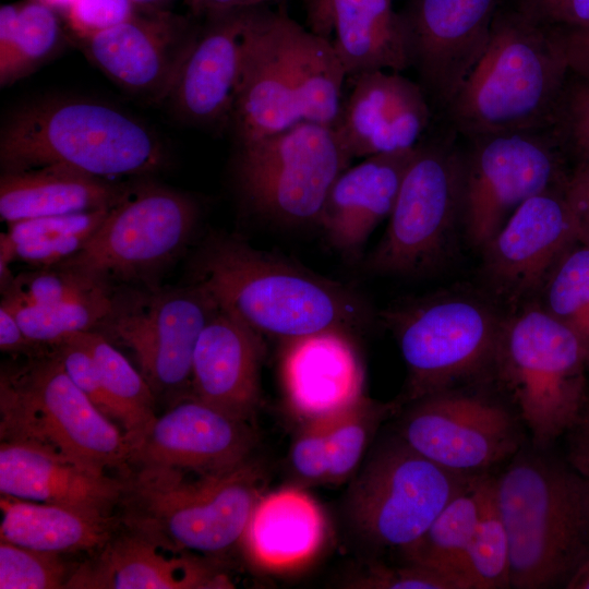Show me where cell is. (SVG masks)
<instances>
[{
  "instance_id": "cell-28",
  "label": "cell",
  "mask_w": 589,
  "mask_h": 589,
  "mask_svg": "<svg viewBox=\"0 0 589 589\" xmlns=\"http://www.w3.org/2000/svg\"><path fill=\"white\" fill-rule=\"evenodd\" d=\"M417 147L365 157L338 176L317 221L336 250L356 256L377 225L389 217Z\"/></svg>"
},
{
  "instance_id": "cell-51",
  "label": "cell",
  "mask_w": 589,
  "mask_h": 589,
  "mask_svg": "<svg viewBox=\"0 0 589 589\" xmlns=\"http://www.w3.org/2000/svg\"><path fill=\"white\" fill-rule=\"evenodd\" d=\"M284 0H184L195 15L206 17L226 12L265 7Z\"/></svg>"
},
{
  "instance_id": "cell-45",
  "label": "cell",
  "mask_w": 589,
  "mask_h": 589,
  "mask_svg": "<svg viewBox=\"0 0 589 589\" xmlns=\"http://www.w3.org/2000/svg\"><path fill=\"white\" fill-rule=\"evenodd\" d=\"M290 465L302 483H327L329 465L324 422L304 424L291 446Z\"/></svg>"
},
{
  "instance_id": "cell-22",
  "label": "cell",
  "mask_w": 589,
  "mask_h": 589,
  "mask_svg": "<svg viewBox=\"0 0 589 589\" xmlns=\"http://www.w3.org/2000/svg\"><path fill=\"white\" fill-rule=\"evenodd\" d=\"M254 9L209 16L196 32L167 97L185 122L214 125L230 120Z\"/></svg>"
},
{
  "instance_id": "cell-26",
  "label": "cell",
  "mask_w": 589,
  "mask_h": 589,
  "mask_svg": "<svg viewBox=\"0 0 589 589\" xmlns=\"http://www.w3.org/2000/svg\"><path fill=\"white\" fill-rule=\"evenodd\" d=\"M124 480L33 444L1 441L0 493L111 516Z\"/></svg>"
},
{
  "instance_id": "cell-32",
  "label": "cell",
  "mask_w": 589,
  "mask_h": 589,
  "mask_svg": "<svg viewBox=\"0 0 589 589\" xmlns=\"http://www.w3.org/2000/svg\"><path fill=\"white\" fill-rule=\"evenodd\" d=\"M489 476H477L446 504L422 536L402 550L407 562L441 572L457 579L465 589H471L465 560L481 513Z\"/></svg>"
},
{
  "instance_id": "cell-41",
  "label": "cell",
  "mask_w": 589,
  "mask_h": 589,
  "mask_svg": "<svg viewBox=\"0 0 589 589\" xmlns=\"http://www.w3.org/2000/svg\"><path fill=\"white\" fill-rule=\"evenodd\" d=\"M65 555L0 542L1 589L67 588L77 564L65 561Z\"/></svg>"
},
{
  "instance_id": "cell-54",
  "label": "cell",
  "mask_w": 589,
  "mask_h": 589,
  "mask_svg": "<svg viewBox=\"0 0 589 589\" xmlns=\"http://www.w3.org/2000/svg\"><path fill=\"white\" fill-rule=\"evenodd\" d=\"M141 12L166 11L175 0H131Z\"/></svg>"
},
{
  "instance_id": "cell-34",
  "label": "cell",
  "mask_w": 589,
  "mask_h": 589,
  "mask_svg": "<svg viewBox=\"0 0 589 589\" xmlns=\"http://www.w3.org/2000/svg\"><path fill=\"white\" fill-rule=\"evenodd\" d=\"M92 356L105 387L125 416L124 434L134 444L156 419V397L139 369L97 330L68 337ZM67 339V338H65Z\"/></svg>"
},
{
  "instance_id": "cell-27",
  "label": "cell",
  "mask_w": 589,
  "mask_h": 589,
  "mask_svg": "<svg viewBox=\"0 0 589 589\" xmlns=\"http://www.w3.org/2000/svg\"><path fill=\"white\" fill-rule=\"evenodd\" d=\"M309 28L327 38L348 77L410 67L406 26L390 0H305Z\"/></svg>"
},
{
  "instance_id": "cell-30",
  "label": "cell",
  "mask_w": 589,
  "mask_h": 589,
  "mask_svg": "<svg viewBox=\"0 0 589 589\" xmlns=\"http://www.w3.org/2000/svg\"><path fill=\"white\" fill-rule=\"evenodd\" d=\"M128 189L60 166L4 171L0 178V216L12 224L110 207Z\"/></svg>"
},
{
  "instance_id": "cell-18",
  "label": "cell",
  "mask_w": 589,
  "mask_h": 589,
  "mask_svg": "<svg viewBox=\"0 0 589 589\" xmlns=\"http://www.w3.org/2000/svg\"><path fill=\"white\" fill-rule=\"evenodd\" d=\"M229 122L239 144L305 122L288 38V15L284 11H272L265 5L252 13Z\"/></svg>"
},
{
  "instance_id": "cell-50",
  "label": "cell",
  "mask_w": 589,
  "mask_h": 589,
  "mask_svg": "<svg viewBox=\"0 0 589 589\" xmlns=\"http://www.w3.org/2000/svg\"><path fill=\"white\" fill-rule=\"evenodd\" d=\"M40 346L24 333L15 314L4 303L0 304V349L4 352H32Z\"/></svg>"
},
{
  "instance_id": "cell-2",
  "label": "cell",
  "mask_w": 589,
  "mask_h": 589,
  "mask_svg": "<svg viewBox=\"0 0 589 589\" xmlns=\"http://www.w3.org/2000/svg\"><path fill=\"white\" fill-rule=\"evenodd\" d=\"M544 452L524 446L494 478L516 589L566 588L589 556V480Z\"/></svg>"
},
{
  "instance_id": "cell-15",
  "label": "cell",
  "mask_w": 589,
  "mask_h": 589,
  "mask_svg": "<svg viewBox=\"0 0 589 589\" xmlns=\"http://www.w3.org/2000/svg\"><path fill=\"white\" fill-rule=\"evenodd\" d=\"M473 140L464 156L461 227L482 250L521 204L567 180L552 145L534 132Z\"/></svg>"
},
{
  "instance_id": "cell-37",
  "label": "cell",
  "mask_w": 589,
  "mask_h": 589,
  "mask_svg": "<svg viewBox=\"0 0 589 589\" xmlns=\"http://www.w3.org/2000/svg\"><path fill=\"white\" fill-rule=\"evenodd\" d=\"M509 541L489 476L481 513L466 553L471 589L509 588Z\"/></svg>"
},
{
  "instance_id": "cell-52",
  "label": "cell",
  "mask_w": 589,
  "mask_h": 589,
  "mask_svg": "<svg viewBox=\"0 0 589 589\" xmlns=\"http://www.w3.org/2000/svg\"><path fill=\"white\" fill-rule=\"evenodd\" d=\"M570 71L589 80V33H564Z\"/></svg>"
},
{
  "instance_id": "cell-17",
  "label": "cell",
  "mask_w": 589,
  "mask_h": 589,
  "mask_svg": "<svg viewBox=\"0 0 589 589\" xmlns=\"http://www.w3.org/2000/svg\"><path fill=\"white\" fill-rule=\"evenodd\" d=\"M497 0H414L402 13L410 67L424 93L446 109L482 58Z\"/></svg>"
},
{
  "instance_id": "cell-20",
  "label": "cell",
  "mask_w": 589,
  "mask_h": 589,
  "mask_svg": "<svg viewBox=\"0 0 589 589\" xmlns=\"http://www.w3.org/2000/svg\"><path fill=\"white\" fill-rule=\"evenodd\" d=\"M255 442L247 421L189 395L156 417L130 446L129 469L157 466L224 471L248 461Z\"/></svg>"
},
{
  "instance_id": "cell-5",
  "label": "cell",
  "mask_w": 589,
  "mask_h": 589,
  "mask_svg": "<svg viewBox=\"0 0 589 589\" xmlns=\"http://www.w3.org/2000/svg\"><path fill=\"white\" fill-rule=\"evenodd\" d=\"M0 161L4 171L60 166L111 180L158 170L165 152L149 128L111 105L55 98L28 104L7 120Z\"/></svg>"
},
{
  "instance_id": "cell-48",
  "label": "cell",
  "mask_w": 589,
  "mask_h": 589,
  "mask_svg": "<svg viewBox=\"0 0 589 589\" xmlns=\"http://www.w3.org/2000/svg\"><path fill=\"white\" fill-rule=\"evenodd\" d=\"M565 193L575 215L578 242L589 245V163H581L566 181Z\"/></svg>"
},
{
  "instance_id": "cell-36",
  "label": "cell",
  "mask_w": 589,
  "mask_h": 589,
  "mask_svg": "<svg viewBox=\"0 0 589 589\" xmlns=\"http://www.w3.org/2000/svg\"><path fill=\"white\" fill-rule=\"evenodd\" d=\"M542 294L544 310L576 337L589 363V245L578 242L564 255Z\"/></svg>"
},
{
  "instance_id": "cell-3",
  "label": "cell",
  "mask_w": 589,
  "mask_h": 589,
  "mask_svg": "<svg viewBox=\"0 0 589 589\" xmlns=\"http://www.w3.org/2000/svg\"><path fill=\"white\" fill-rule=\"evenodd\" d=\"M122 527L178 553L221 556L241 544L262 493V471L250 459L218 472L144 466L122 476Z\"/></svg>"
},
{
  "instance_id": "cell-35",
  "label": "cell",
  "mask_w": 589,
  "mask_h": 589,
  "mask_svg": "<svg viewBox=\"0 0 589 589\" xmlns=\"http://www.w3.org/2000/svg\"><path fill=\"white\" fill-rule=\"evenodd\" d=\"M65 36L59 12L41 0L19 2L12 41L0 58V85L28 76L56 57Z\"/></svg>"
},
{
  "instance_id": "cell-43",
  "label": "cell",
  "mask_w": 589,
  "mask_h": 589,
  "mask_svg": "<svg viewBox=\"0 0 589 589\" xmlns=\"http://www.w3.org/2000/svg\"><path fill=\"white\" fill-rule=\"evenodd\" d=\"M353 585L372 589H465L457 579L410 562L401 567H370Z\"/></svg>"
},
{
  "instance_id": "cell-13",
  "label": "cell",
  "mask_w": 589,
  "mask_h": 589,
  "mask_svg": "<svg viewBox=\"0 0 589 589\" xmlns=\"http://www.w3.org/2000/svg\"><path fill=\"white\" fill-rule=\"evenodd\" d=\"M197 219L196 202L183 192L129 188L85 245L58 265L108 283L148 281L184 250Z\"/></svg>"
},
{
  "instance_id": "cell-6",
  "label": "cell",
  "mask_w": 589,
  "mask_h": 589,
  "mask_svg": "<svg viewBox=\"0 0 589 589\" xmlns=\"http://www.w3.org/2000/svg\"><path fill=\"white\" fill-rule=\"evenodd\" d=\"M52 348V347H51ZM1 441L50 450L98 472L129 470L123 430L72 382L55 349L0 377Z\"/></svg>"
},
{
  "instance_id": "cell-40",
  "label": "cell",
  "mask_w": 589,
  "mask_h": 589,
  "mask_svg": "<svg viewBox=\"0 0 589 589\" xmlns=\"http://www.w3.org/2000/svg\"><path fill=\"white\" fill-rule=\"evenodd\" d=\"M113 294L41 306H16L3 300L1 302L12 310L34 344L52 347L71 335L98 330L111 310Z\"/></svg>"
},
{
  "instance_id": "cell-25",
  "label": "cell",
  "mask_w": 589,
  "mask_h": 589,
  "mask_svg": "<svg viewBox=\"0 0 589 589\" xmlns=\"http://www.w3.org/2000/svg\"><path fill=\"white\" fill-rule=\"evenodd\" d=\"M262 336L218 306L200 334L191 370V395L243 421L260 401Z\"/></svg>"
},
{
  "instance_id": "cell-16",
  "label": "cell",
  "mask_w": 589,
  "mask_h": 589,
  "mask_svg": "<svg viewBox=\"0 0 589 589\" xmlns=\"http://www.w3.org/2000/svg\"><path fill=\"white\" fill-rule=\"evenodd\" d=\"M578 243L565 185L521 204L481 250L483 273L500 298L515 302L542 291L564 255Z\"/></svg>"
},
{
  "instance_id": "cell-53",
  "label": "cell",
  "mask_w": 589,
  "mask_h": 589,
  "mask_svg": "<svg viewBox=\"0 0 589 589\" xmlns=\"http://www.w3.org/2000/svg\"><path fill=\"white\" fill-rule=\"evenodd\" d=\"M567 589H589V556L569 580Z\"/></svg>"
},
{
  "instance_id": "cell-39",
  "label": "cell",
  "mask_w": 589,
  "mask_h": 589,
  "mask_svg": "<svg viewBox=\"0 0 589 589\" xmlns=\"http://www.w3.org/2000/svg\"><path fill=\"white\" fill-rule=\"evenodd\" d=\"M393 410L392 404H378L364 396L324 422L329 465L327 483H341L353 473L375 430Z\"/></svg>"
},
{
  "instance_id": "cell-44",
  "label": "cell",
  "mask_w": 589,
  "mask_h": 589,
  "mask_svg": "<svg viewBox=\"0 0 589 589\" xmlns=\"http://www.w3.org/2000/svg\"><path fill=\"white\" fill-rule=\"evenodd\" d=\"M139 12L131 0H76L64 14L68 26L80 41L121 24Z\"/></svg>"
},
{
  "instance_id": "cell-47",
  "label": "cell",
  "mask_w": 589,
  "mask_h": 589,
  "mask_svg": "<svg viewBox=\"0 0 589 589\" xmlns=\"http://www.w3.org/2000/svg\"><path fill=\"white\" fill-rule=\"evenodd\" d=\"M561 112L564 129L582 157L581 163H589V80H579L564 88L556 112Z\"/></svg>"
},
{
  "instance_id": "cell-46",
  "label": "cell",
  "mask_w": 589,
  "mask_h": 589,
  "mask_svg": "<svg viewBox=\"0 0 589 589\" xmlns=\"http://www.w3.org/2000/svg\"><path fill=\"white\" fill-rule=\"evenodd\" d=\"M515 9L552 29L589 33V0H514Z\"/></svg>"
},
{
  "instance_id": "cell-19",
  "label": "cell",
  "mask_w": 589,
  "mask_h": 589,
  "mask_svg": "<svg viewBox=\"0 0 589 589\" xmlns=\"http://www.w3.org/2000/svg\"><path fill=\"white\" fill-rule=\"evenodd\" d=\"M196 32L169 10L140 11L80 45L88 60L118 86L156 101L167 99Z\"/></svg>"
},
{
  "instance_id": "cell-1",
  "label": "cell",
  "mask_w": 589,
  "mask_h": 589,
  "mask_svg": "<svg viewBox=\"0 0 589 589\" xmlns=\"http://www.w3.org/2000/svg\"><path fill=\"white\" fill-rule=\"evenodd\" d=\"M194 273V283L218 306L262 337L286 341L323 332L351 335L369 318L352 289L235 237L209 239Z\"/></svg>"
},
{
  "instance_id": "cell-10",
  "label": "cell",
  "mask_w": 589,
  "mask_h": 589,
  "mask_svg": "<svg viewBox=\"0 0 589 589\" xmlns=\"http://www.w3.org/2000/svg\"><path fill=\"white\" fill-rule=\"evenodd\" d=\"M476 477L431 461L396 435L376 448L356 479L348 514L363 539L402 551Z\"/></svg>"
},
{
  "instance_id": "cell-11",
  "label": "cell",
  "mask_w": 589,
  "mask_h": 589,
  "mask_svg": "<svg viewBox=\"0 0 589 589\" xmlns=\"http://www.w3.org/2000/svg\"><path fill=\"white\" fill-rule=\"evenodd\" d=\"M217 310L215 299L197 283L147 286L115 293L111 310L97 332L132 352L156 399L171 396L178 401L191 395L194 349Z\"/></svg>"
},
{
  "instance_id": "cell-8",
  "label": "cell",
  "mask_w": 589,
  "mask_h": 589,
  "mask_svg": "<svg viewBox=\"0 0 589 589\" xmlns=\"http://www.w3.org/2000/svg\"><path fill=\"white\" fill-rule=\"evenodd\" d=\"M408 371L410 402L491 375L504 320L486 303L440 294L383 313Z\"/></svg>"
},
{
  "instance_id": "cell-49",
  "label": "cell",
  "mask_w": 589,
  "mask_h": 589,
  "mask_svg": "<svg viewBox=\"0 0 589 589\" xmlns=\"http://www.w3.org/2000/svg\"><path fill=\"white\" fill-rule=\"evenodd\" d=\"M568 437V462L589 480V399Z\"/></svg>"
},
{
  "instance_id": "cell-14",
  "label": "cell",
  "mask_w": 589,
  "mask_h": 589,
  "mask_svg": "<svg viewBox=\"0 0 589 589\" xmlns=\"http://www.w3.org/2000/svg\"><path fill=\"white\" fill-rule=\"evenodd\" d=\"M524 424L513 407L485 393L452 387L411 401L398 436L452 471L478 476L514 457Z\"/></svg>"
},
{
  "instance_id": "cell-29",
  "label": "cell",
  "mask_w": 589,
  "mask_h": 589,
  "mask_svg": "<svg viewBox=\"0 0 589 589\" xmlns=\"http://www.w3.org/2000/svg\"><path fill=\"white\" fill-rule=\"evenodd\" d=\"M326 537L320 504L304 490L285 486L260 496L240 545L256 567L284 573L309 564Z\"/></svg>"
},
{
  "instance_id": "cell-23",
  "label": "cell",
  "mask_w": 589,
  "mask_h": 589,
  "mask_svg": "<svg viewBox=\"0 0 589 589\" xmlns=\"http://www.w3.org/2000/svg\"><path fill=\"white\" fill-rule=\"evenodd\" d=\"M351 335L323 332L283 341L286 400L304 424L325 422L364 397V371Z\"/></svg>"
},
{
  "instance_id": "cell-9",
  "label": "cell",
  "mask_w": 589,
  "mask_h": 589,
  "mask_svg": "<svg viewBox=\"0 0 589 589\" xmlns=\"http://www.w3.org/2000/svg\"><path fill=\"white\" fill-rule=\"evenodd\" d=\"M352 159L334 127L305 121L240 144L237 178L259 214L285 225H317L332 185Z\"/></svg>"
},
{
  "instance_id": "cell-4",
  "label": "cell",
  "mask_w": 589,
  "mask_h": 589,
  "mask_svg": "<svg viewBox=\"0 0 589 589\" xmlns=\"http://www.w3.org/2000/svg\"><path fill=\"white\" fill-rule=\"evenodd\" d=\"M569 71L563 32L496 10L488 47L447 109L472 139L534 132L555 118Z\"/></svg>"
},
{
  "instance_id": "cell-7",
  "label": "cell",
  "mask_w": 589,
  "mask_h": 589,
  "mask_svg": "<svg viewBox=\"0 0 589 589\" xmlns=\"http://www.w3.org/2000/svg\"><path fill=\"white\" fill-rule=\"evenodd\" d=\"M588 368L576 337L533 304L504 320L491 375L532 446L546 450L578 421L589 399Z\"/></svg>"
},
{
  "instance_id": "cell-42",
  "label": "cell",
  "mask_w": 589,
  "mask_h": 589,
  "mask_svg": "<svg viewBox=\"0 0 589 589\" xmlns=\"http://www.w3.org/2000/svg\"><path fill=\"white\" fill-rule=\"evenodd\" d=\"M52 348L72 382L107 418L118 423L124 432L125 416L105 387L88 351L70 338L52 346Z\"/></svg>"
},
{
  "instance_id": "cell-33",
  "label": "cell",
  "mask_w": 589,
  "mask_h": 589,
  "mask_svg": "<svg viewBox=\"0 0 589 589\" xmlns=\"http://www.w3.org/2000/svg\"><path fill=\"white\" fill-rule=\"evenodd\" d=\"M112 206L8 224L5 235L15 260L35 267L69 260L85 245Z\"/></svg>"
},
{
  "instance_id": "cell-12",
  "label": "cell",
  "mask_w": 589,
  "mask_h": 589,
  "mask_svg": "<svg viewBox=\"0 0 589 589\" xmlns=\"http://www.w3.org/2000/svg\"><path fill=\"white\" fill-rule=\"evenodd\" d=\"M462 188L464 156L448 147L419 144L368 268L417 275L436 267L461 226Z\"/></svg>"
},
{
  "instance_id": "cell-31",
  "label": "cell",
  "mask_w": 589,
  "mask_h": 589,
  "mask_svg": "<svg viewBox=\"0 0 589 589\" xmlns=\"http://www.w3.org/2000/svg\"><path fill=\"white\" fill-rule=\"evenodd\" d=\"M1 540L62 555L99 550L119 526L117 516L1 495Z\"/></svg>"
},
{
  "instance_id": "cell-55",
  "label": "cell",
  "mask_w": 589,
  "mask_h": 589,
  "mask_svg": "<svg viewBox=\"0 0 589 589\" xmlns=\"http://www.w3.org/2000/svg\"><path fill=\"white\" fill-rule=\"evenodd\" d=\"M56 9L59 13H65L76 0H41Z\"/></svg>"
},
{
  "instance_id": "cell-38",
  "label": "cell",
  "mask_w": 589,
  "mask_h": 589,
  "mask_svg": "<svg viewBox=\"0 0 589 589\" xmlns=\"http://www.w3.org/2000/svg\"><path fill=\"white\" fill-rule=\"evenodd\" d=\"M110 283L85 272L53 265L13 277L2 300L16 306H41L112 294Z\"/></svg>"
},
{
  "instance_id": "cell-21",
  "label": "cell",
  "mask_w": 589,
  "mask_h": 589,
  "mask_svg": "<svg viewBox=\"0 0 589 589\" xmlns=\"http://www.w3.org/2000/svg\"><path fill=\"white\" fill-rule=\"evenodd\" d=\"M335 129L352 158L416 148L430 121L422 86L399 72L372 70L353 77Z\"/></svg>"
},
{
  "instance_id": "cell-24",
  "label": "cell",
  "mask_w": 589,
  "mask_h": 589,
  "mask_svg": "<svg viewBox=\"0 0 589 589\" xmlns=\"http://www.w3.org/2000/svg\"><path fill=\"white\" fill-rule=\"evenodd\" d=\"M79 563L71 589L230 588L216 562L164 549L119 522L110 539Z\"/></svg>"
}]
</instances>
